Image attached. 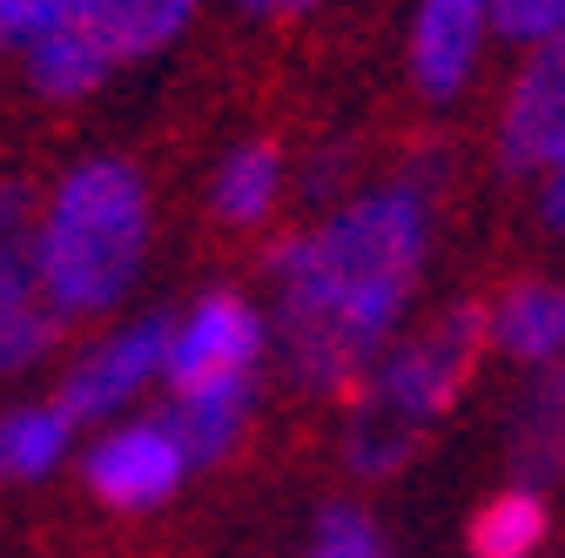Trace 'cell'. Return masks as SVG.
Returning <instances> with one entry per match:
<instances>
[{"label":"cell","mask_w":565,"mask_h":558,"mask_svg":"<svg viewBox=\"0 0 565 558\" xmlns=\"http://www.w3.org/2000/svg\"><path fill=\"white\" fill-rule=\"evenodd\" d=\"M424 256H431V195L411 175L358 195L323 229L276 249V336L303 390H350L384 357Z\"/></svg>","instance_id":"1"},{"label":"cell","mask_w":565,"mask_h":558,"mask_svg":"<svg viewBox=\"0 0 565 558\" xmlns=\"http://www.w3.org/2000/svg\"><path fill=\"white\" fill-rule=\"evenodd\" d=\"M141 256H149V189L128 162H108V155L61 175L28 243L34 283L54 316L115 310L141 276Z\"/></svg>","instance_id":"2"},{"label":"cell","mask_w":565,"mask_h":558,"mask_svg":"<svg viewBox=\"0 0 565 558\" xmlns=\"http://www.w3.org/2000/svg\"><path fill=\"white\" fill-rule=\"evenodd\" d=\"M478 343H484V310L458 303L424 336L384 351L377 371H371V390H364L358 417H350V464H358L364 477L397 471L417 451L424 425H431V417L465 390V377L478 364Z\"/></svg>","instance_id":"3"},{"label":"cell","mask_w":565,"mask_h":558,"mask_svg":"<svg viewBox=\"0 0 565 558\" xmlns=\"http://www.w3.org/2000/svg\"><path fill=\"white\" fill-rule=\"evenodd\" d=\"M121 67V0H67L28 41V82L47 101H75Z\"/></svg>","instance_id":"4"},{"label":"cell","mask_w":565,"mask_h":558,"mask_svg":"<svg viewBox=\"0 0 565 558\" xmlns=\"http://www.w3.org/2000/svg\"><path fill=\"white\" fill-rule=\"evenodd\" d=\"M263 316L243 297H202L182 323H169V351H162V377L175 390H202V384H249L256 357H263Z\"/></svg>","instance_id":"5"},{"label":"cell","mask_w":565,"mask_h":558,"mask_svg":"<svg viewBox=\"0 0 565 558\" xmlns=\"http://www.w3.org/2000/svg\"><path fill=\"white\" fill-rule=\"evenodd\" d=\"M162 351H169V323H162V316H141V323L115 330L108 343H95V351L67 371L54 410L67 417V425H88V417L121 410L135 390H149V384L162 377Z\"/></svg>","instance_id":"6"},{"label":"cell","mask_w":565,"mask_h":558,"mask_svg":"<svg viewBox=\"0 0 565 558\" xmlns=\"http://www.w3.org/2000/svg\"><path fill=\"white\" fill-rule=\"evenodd\" d=\"M182 451L162 431V417H141V425H115L102 431V444H88V484L102 492V505L121 512H149L162 498H175L182 484Z\"/></svg>","instance_id":"7"},{"label":"cell","mask_w":565,"mask_h":558,"mask_svg":"<svg viewBox=\"0 0 565 558\" xmlns=\"http://www.w3.org/2000/svg\"><path fill=\"white\" fill-rule=\"evenodd\" d=\"M565 155V61L558 41L532 54V67L519 75L505 121H499V162L512 175H552Z\"/></svg>","instance_id":"8"},{"label":"cell","mask_w":565,"mask_h":558,"mask_svg":"<svg viewBox=\"0 0 565 558\" xmlns=\"http://www.w3.org/2000/svg\"><path fill=\"white\" fill-rule=\"evenodd\" d=\"M491 34L484 0H417V21H411V75L424 95H458L478 67V47Z\"/></svg>","instance_id":"9"},{"label":"cell","mask_w":565,"mask_h":558,"mask_svg":"<svg viewBox=\"0 0 565 558\" xmlns=\"http://www.w3.org/2000/svg\"><path fill=\"white\" fill-rule=\"evenodd\" d=\"M249 425V384H202V390H175L162 431L175 438L182 464H216L236 451Z\"/></svg>","instance_id":"10"},{"label":"cell","mask_w":565,"mask_h":558,"mask_svg":"<svg viewBox=\"0 0 565 558\" xmlns=\"http://www.w3.org/2000/svg\"><path fill=\"white\" fill-rule=\"evenodd\" d=\"M54 330H61V316L47 310V297L34 283L28 249L0 243V371H28L54 343Z\"/></svg>","instance_id":"11"},{"label":"cell","mask_w":565,"mask_h":558,"mask_svg":"<svg viewBox=\"0 0 565 558\" xmlns=\"http://www.w3.org/2000/svg\"><path fill=\"white\" fill-rule=\"evenodd\" d=\"M484 330L505 343L519 364H552L565 343V297L552 283H512L505 303L484 316Z\"/></svg>","instance_id":"12"},{"label":"cell","mask_w":565,"mask_h":558,"mask_svg":"<svg viewBox=\"0 0 565 558\" xmlns=\"http://www.w3.org/2000/svg\"><path fill=\"white\" fill-rule=\"evenodd\" d=\"M67 417L54 404H21L0 417V477H47L67 458Z\"/></svg>","instance_id":"13"},{"label":"cell","mask_w":565,"mask_h":558,"mask_svg":"<svg viewBox=\"0 0 565 558\" xmlns=\"http://www.w3.org/2000/svg\"><path fill=\"white\" fill-rule=\"evenodd\" d=\"M276 195H282V162H276V149H263V142L236 149V155L216 169V216H223V223H263L269 208H276Z\"/></svg>","instance_id":"14"},{"label":"cell","mask_w":565,"mask_h":558,"mask_svg":"<svg viewBox=\"0 0 565 558\" xmlns=\"http://www.w3.org/2000/svg\"><path fill=\"white\" fill-rule=\"evenodd\" d=\"M545 545V505L539 492H505L471 518V558H532Z\"/></svg>","instance_id":"15"},{"label":"cell","mask_w":565,"mask_h":558,"mask_svg":"<svg viewBox=\"0 0 565 558\" xmlns=\"http://www.w3.org/2000/svg\"><path fill=\"white\" fill-rule=\"evenodd\" d=\"M195 8L202 0H121V61H141V54L169 47L189 28Z\"/></svg>","instance_id":"16"},{"label":"cell","mask_w":565,"mask_h":558,"mask_svg":"<svg viewBox=\"0 0 565 558\" xmlns=\"http://www.w3.org/2000/svg\"><path fill=\"white\" fill-rule=\"evenodd\" d=\"M317 558H384V532L358 505H330L317 518Z\"/></svg>","instance_id":"17"},{"label":"cell","mask_w":565,"mask_h":558,"mask_svg":"<svg viewBox=\"0 0 565 558\" xmlns=\"http://www.w3.org/2000/svg\"><path fill=\"white\" fill-rule=\"evenodd\" d=\"M484 14H491V28L512 34V41L552 47L558 41V21H565V0H484Z\"/></svg>","instance_id":"18"},{"label":"cell","mask_w":565,"mask_h":558,"mask_svg":"<svg viewBox=\"0 0 565 558\" xmlns=\"http://www.w3.org/2000/svg\"><path fill=\"white\" fill-rule=\"evenodd\" d=\"M67 0H0V47H28Z\"/></svg>","instance_id":"19"},{"label":"cell","mask_w":565,"mask_h":558,"mask_svg":"<svg viewBox=\"0 0 565 558\" xmlns=\"http://www.w3.org/2000/svg\"><path fill=\"white\" fill-rule=\"evenodd\" d=\"M545 189H539V216H545V229H558L565 223V182H558V169L552 175H539Z\"/></svg>","instance_id":"20"},{"label":"cell","mask_w":565,"mask_h":558,"mask_svg":"<svg viewBox=\"0 0 565 558\" xmlns=\"http://www.w3.org/2000/svg\"><path fill=\"white\" fill-rule=\"evenodd\" d=\"M243 8H249V14H303L310 0H243Z\"/></svg>","instance_id":"21"}]
</instances>
